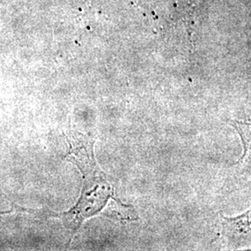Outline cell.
Segmentation results:
<instances>
[{"label":"cell","instance_id":"2","mask_svg":"<svg viewBox=\"0 0 251 251\" xmlns=\"http://www.w3.org/2000/svg\"><path fill=\"white\" fill-rule=\"evenodd\" d=\"M224 234L225 236L233 239L232 241L250 240L251 233V211L249 210L244 215L230 219L222 216Z\"/></svg>","mask_w":251,"mask_h":251},{"label":"cell","instance_id":"1","mask_svg":"<svg viewBox=\"0 0 251 251\" xmlns=\"http://www.w3.org/2000/svg\"><path fill=\"white\" fill-rule=\"evenodd\" d=\"M66 138L69 143L66 158L81 171L83 186L75 206L57 217L62 220L63 225L73 233L74 237L86 220L100 212L109 199H116L113 196L114 190L97 165L93 138L74 130L67 133Z\"/></svg>","mask_w":251,"mask_h":251}]
</instances>
